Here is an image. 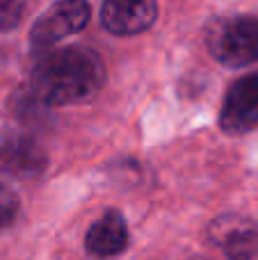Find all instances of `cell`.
<instances>
[{
	"mask_svg": "<svg viewBox=\"0 0 258 260\" xmlns=\"http://www.w3.org/2000/svg\"><path fill=\"white\" fill-rule=\"evenodd\" d=\"M219 128L229 135H245L258 128V71L229 87L219 110Z\"/></svg>",
	"mask_w": 258,
	"mask_h": 260,
	"instance_id": "cell-4",
	"label": "cell"
},
{
	"mask_svg": "<svg viewBox=\"0 0 258 260\" xmlns=\"http://www.w3.org/2000/svg\"><path fill=\"white\" fill-rule=\"evenodd\" d=\"M213 238L229 260H258V226L247 219L224 217L213 226Z\"/></svg>",
	"mask_w": 258,
	"mask_h": 260,
	"instance_id": "cell-7",
	"label": "cell"
},
{
	"mask_svg": "<svg viewBox=\"0 0 258 260\" xmlns=\"http://www.w3.org/2000/svg\"><path fill=\"white\" fill-rule=\"evenodd\" d=\"M85 247L96 258H112L126 251L128 247V226L119 212L110 210L89 226L85 235Z\"/></svg>",
	"mask_w": 258,
	"mask_h": 260,
	"instance_id": "cell-8",
	"label": "cell"
},
{
	"mask_svg": "<svg viewBox=\"0 0 258 260\" xmlns=\"http://www.w3.org/2000/svg\"><path fill=\"white\" fill-rule=\"evenodd\" d=\"M105 67L99 53L85 46H67L46 53L30 78V91L46 105H76L103 87Z\"/></svg>",
	"mask_w": 258,
	"mask_h": 260,
	"instance_id": "cell-1",
	"label": "cell"
},
{
	"mask_svg": "<svg viewBox=\"0 0 258 260\" xmlns=\"http://www.w3.org/2000/svg\"><path fill=\"white\" fill-rule=\"evenodd\" d=\"M0 165L18 178H35L46 169V153L35 137L14 133L0 142Z\"/></svg>",
	"mask_w": 258,
	"mask_h": 260,
	"instance_id": "cell-6",
	"label": "cell"
},
{
	"mask_svg": "<svg viewBox=\"0 0 258 260\" xmlns=\"http://www.w3.org/2000/svg\"><path fill=\"white\" fill-rule=\"evenodd\" d=\"M9 110L16 117V121L25 123V126H37V123H41L46 119V105L32 94L30 87L27 89H18L14 94Z\"/></svg>",
	"mask_w": 258,
	"mask_h": 260,
	"instance_id": "cell-9",
	"label": "cell"
},
{
	"mask_svg": "<svg viewBox=\"0 0 258 260\" xmlns=\"http://www.w3.org/2000/svg\"><path fill=\"white\" fill-rule=\"evenodd\" d=\"M18 210H21V201L16 192L9 189L7 185H0V229L12 226L18 217Z\"/></svg>",
	"mask_w": 258,
	"mask_h": 260,
	"instance_id": "cell-10",
	"label": "cell"
},
{
	"mask_svg": "<svg viewBox=\"0 0 258 260\" xmlns=\"http://www.w3.org/2000/svg\"><path fill=\"white\" fill-rule=\"evenodd\" d=\"M155 16V0H105L101 7V23L110 35L117 37H131L149 30Z\"/></svg>",
	"mask_w": 258,
	"mask_h": 260,
	"instance_id": "cell-5",
	"label": "cell"
},
{
	"mask_svg": "<svg viewBox=\"0 0 258 260\" xmlns=\"http://www.w3.org/2000/svg\"><path fill=\"white\" fill-rule=\"evenodd\" d=\"M208 48L227 67H249L258 62V18L236 16L219 21L208 35Z\"/></svg>",
	"mask_w": 258,
	"mask_h": 260,
	"instance_id": "cell-2",
	"label": "cell"
},
{
	"mask_svg": "<svg viewBox=\"0 0 258 260\" xmlns=\"http://www.w3.org/2000/svg\"><path fill=\"white\" fill-rule=\"evenodd\" d=\"M91 7L87 0H59L39 16L30 30V44L37 50H46L64 37L80 32L89 23Z\"/></svg>",
	"mask_w": 258,
	"mask_h": 260,
	"instance_id": "cell-3",
	"label": "cell"
},
{
	"mask_svg": "<svg viewBox=\"0 0 258 260\" xmlns=\"http://www.w3.org/2000/svg\"><path fill=\"white\" fill-rule=\"evenodd\" d=\"M23 0H0V32H9L23 21Z\"/></svg>",
	"mask_w": 258,
	"mask_h": 260,
	"instance_id": "cell-11",
	"label": "cell"
}]
</instances>
